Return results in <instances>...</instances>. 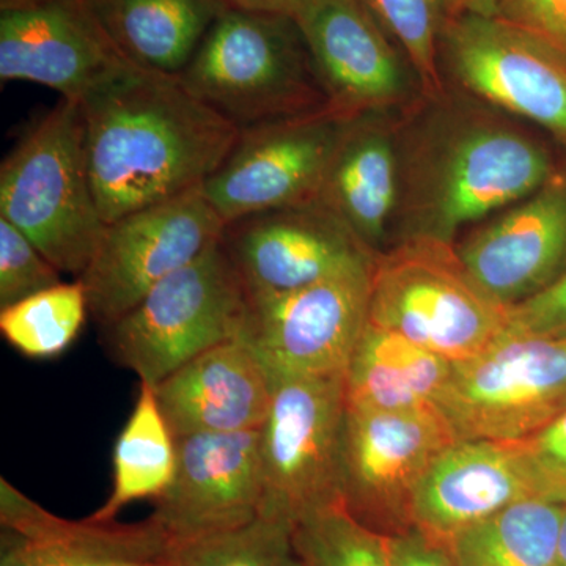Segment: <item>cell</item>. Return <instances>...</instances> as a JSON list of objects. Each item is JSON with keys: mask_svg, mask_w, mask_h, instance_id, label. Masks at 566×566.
I'll use <instances>...</instances> for the list:
<instances>
[{"mask_svg": "<svg viewBox=\"0 0 566 566\" xmlns=\"http://www.w3.org/2000/svg\"><path fill=\"white\" fill-rule=\"evenodd\" d=\"M88 175L104 222L200 188L240 129L178 74L129 65L81 99Z\"/></svg>", "mask_w": 566, "mask_h": 566, "instance_id": "6da1fadb", "label": "cell"}, {"mask_svg": "<svg viewBox=\"0 0 566 566\" xmlns=\"http://www.w3.org/2000/svg\"><path fill=\"white\" fill-rule=\"evenodd\" d=\"M178 76L240 132L329 109L289 13L227 7Z\"/></svg>", "mask_w": 566, "mask_h": 566, "instance_id": "7a4b0ae2", "label": "cell"}, {"mask_svg": "<svg viewBox=\"0 0 566 566\" xmlns=\"http://www.w3.org/2000/svg\"><path fill=\"white\" fill-rule=\"evenodd\" d=\"M0 218L20 229L62 274L77 279L87 270L107 223L88 175L80 103L61 99L6 156Z\"/></svg>", "mask_w": 566, "mask_h": 566, "instance_id": "3957f363", "label": "cell"}, {"mask_svg": "<svg viewBox=\"0 0 566 566\" xmlns=\"http://www.w3.org/2000/svg\"><path fill=\"white\" fill-rule=\"evenodd\" d=\"M368 322L463 364L506 334L510 307L482 289L453 243L409 237L376 253Z\"/></svg>", "mask_w": 566, "mask_h": 566, "instance_id": "277c9868", "label": "cell"}, {"mask_svg": "<svg viewBox=\"0 0 566 566\" xmlns=\"http://www.w3.org/2000/svg\"><path fill=\"white\" fill-rule=\"evenodd\" d=\"M248 305L219 240L106 327L109 353L142 382L159 385L199 354L240 337Z\"/></svg>", "mask_w": 566, "mask_h": 566, "instance_id": "5b68a950", "label": "cell"}, {"mask_svg": "<svg viewBox=\"0 0 566 566\" xmlns=\"http://www.w3.org/2000/svg\"><path fill=\"white\" fill-rule=\"evenodd\" d=\"M442 137L419 158L409 188V237L453 243L463 227L526 200L551 180L545 148L510 126L468 123Z\"/></svg>", "mask_w": 566, "mask_h": 566, "instance_id": "8992f818", "label": "cell"}, {"mask_svg": "<svg viewBox=\"0 0 566 566\" xmlns=\"http://www.w3.org/2000/svg\"><path fill=\"white\" fill-rule=\"evenodd\" d=\"M270 411L260 428L264 515L294 526L340 502L345 375L273 376Z\"/></svg>", "mask_w": 566, "mask_h": 566, "instance_id": "52a82bcc", "label": "cell"}, {"mask_svg": "<svg viewBox=\"0 0 566 566\" xmlns=\"http://www.w3.org/2000/svg\"><path fill=\"white\" fill-rule=\"evenodd\" d=\"M457 439L523 441L566 412V337L505 334L455 364L438 403Z\"/></svg>", "mask_w": 566, "mask_h": 566, "instance_id": "ba28073f", "label": "cell"}, {"mask_svg": "<svg viewBox=\"0 0 566 566\" xmlns=\"http://www.w3.org/2000/svg\"><path fill=\"white\" fill-rule=\"evenodd\" d=\"M223 229L202 186L107 223L87 270L77 277L93 318L103 327L120 319L153 286L218 243Z\"/></svg>", "mask_w": 566, "mask_h": 566, "instance_id": "9c48e42d", "label": "cell"}, {"mask_svg": "<svg viewBox=\"0 0 566 566\" xmlns=\"http://www.w3.org/2000/svg\"><path fill=\"white\" fill-rule=\"evenodd\" d=\"M457 441L439 409L375 411L346 405L342 506L386 536L411 531L412 499L431 463Z\"/></svg>", "mask_w": 566, "mask_h": 566, "instance_id": "30bf717a", "label": "cell"}, {"mask_svg": "<svg viewBox=\"0 0 566 566\" xmlns=\"http://www.w3.org/2000/svg\"><path fill=\"white\" fill-rule=\"evenodd\" d=\"M374 263L296 292L249 297L238 338L251 346L270 378L345 375L368 323Z\"/></svg>", "mask_w": 566, "mask_h": 566, "instance_id": "8fae6325", "label": "cell"}, {"mask_svg": "<svg viewBox=\"0 0 566 566\" xmlns=\"http://www.w3.org/2000/svg\"><path fill=\"white\" fill-rule=\"evenodd\" d=\"M441 57L465 91L566 140V50L501 17L446 18Z\"/></svg>", "mask_w": 566, "mask_h": 566, "instance_id": "7c38bea8", "label": "cell"}, {"mask_svg": "<svg viewBox=\"0 0 566 566\" xmlns=\"http://www.w3.org/2000/svg\"><path fill=\"white\" fill-rule=\"evenodd\" d=\"M346 122L327 109L243 129L205 196L226 223L316 203Z\"/></svg>", "mask_w": 566, "mask_h": 566, "instance_id": "4fadbf2b", "label": "cell"}, {"mask_svg": "<svg viewBox=\"0 0 566 566\" xmlns=\"http://www.w3.org/2000/svg\"><path fill=\"white\" fill-rule=\"evenodd\" d=\"M221 243L249 297L296 292L376 255L318 203L256 212L226 223Z\"/></svg>", "mask_w": 566, "mask_h": 566, "instance_id": "5bb4252c", "label": "cell"}, {"mask_svg": "<svg viewBox=\"0 0 566 566\" xmlns=\"http://www.w3.org/2000/svg\"><path fill=\"white\" fill-rule=\"evenodd\" d=\"M290 14L303 33L329 111L352 120L403 102L406 65L363 0H297Z\"/></svg>", "mask_w": 566, "mask_h": 566, "instance_id": "9a60e30c", "label": "cell"}, {"mask_svg": "<svg viewBox=\"0 0 566 566\" xmlns=\"http://www.w3.org/2000/svg\"><path fill=\"white\" fill-rule=\"evenodd\" d=\"M177 439V465L151 520L170 543L243 526L262 512L260 430Z\"/></svg>", "mask_w": 566, "mask_h": 566, "instance_id": "2e32d148", "label": "cell"}, {"mask_svg": "<svg viewBox=\"0 0 566 566\" xmlns=\"http://www.w3.org/2000/svg\"><path fill=\"white\" fill-rule=\"evenodd\" d=\"M132 65L82 0L0 11V80L32 82L81 102Z\"/></svg>", "mask_w": 566, "mask_h": 566, "instance_id": "e0dca14e", "label": "cell"}, {"mask_svg": "<svg viewBox=\"0 0 566 566\" xmlns=\"http://www.w3.org/2000/svg\"><path fill=\"white\" fill-rule=\"evenodd\" d=\"M539 497L520 441L457 439L417 486L412 528L439 545L516 502Z\"/></svg>", "mask_w": 566, "mask_h": 566, "instance_id": "ac0fdd59", "label": "cell"}, {"mask_svg": "<svg viewBox=\"0 0 566 566\" xmlns=\"http://www.w3.org/2000/svg\"><path fill=\"white\" fill-rule=\"evenodd\" d=\"M458 252L482 289L506 307L542 292L566 270L565 182L547 181Z\"/></svg>", "mask_w": 566, "mask_h": 566, "instance_id": "d6986e66", "label": "cell"}, {"mask_svg": "<svg viewBox=\"0 0 566 566\" xmlns=\"http://www.w3.org/2000/svg\"><path fill=\"white\" fill-rule=\"evenodd\" d=\"M153 387L175 438L260 430L273 395L262 360L240 338L212 346Z\"/></svg>", "mask_w": 566, "mask_h": 566, "instance_id": "ffe728a7", "label": "cell"}, {"mask_svg": "<svg viewBox=\"0 0 566 566\" xmlns=\"http://www.w3.org/2000/svg\"><path fill=\"white\" fill-rule=\"evenodd\" d=\"M0 566H102L112 558L169 556L172 543L148 517L136 524L62 520L0 480Z\"/></svg>", "mask_w": 566, "mask_h": 566, "instance_id": "44dd1931", "label": "cell"}, {"mask_svg": "<svg viewBox=\"0 0 566 566\" xmlns=\"http://www.w3.org/2000/svg\"><path fill=\"white\" fill-rule=\"evenodd\" d=\"M375 115L346 122L316 203L378 253L398 202V156Z\"/></svg>", "mask_w": 566, "mask_h": 566, "instance_id": "7402d4cb", "label": "cell"}, {"mask_svg": "<svg viewBox=\"0 0 566 566\" xmlns=\"http://www.w3.org/2000/svg\"><path fill=\"white\" fill-rule=\"evenodd\" d=\"M132 65L180 74L219 14L222 0H82Z\"/></svg>", "mask_w": 566, "mask_h": 566, "instance_id": "603a6c76", "label": "cell"}, {"mask_svg": "<svg viewBox=\"0 0 566 566\" xmlns=\"http://www.w3.org/2000/svg\"><path fill=\"white\" fill-rule=\"evenodd\" d=\"M453 368L446 357L368 322L346 367V405L392 412L439 409Z\"/></svg>", "mask_w": 566, "mask_h": 566, "instance_id": "cb8c5ba5", "label": "cell"}, {"mask_svg": "<svg viewBox=\"0 0 566 566\" xmlns=\"http://www.w3.org/2000/svg\"><path fill=\"white\" fill-rule=\"evenodd\" d=\"M177 439L164 419L155 387L142 382L136 405L114 449V482L107 501L88 521L112 523L126 505L158 499L172 482Z\"/></svg>", "mask_w": 566, "mask_h": 566, "instance_id": "d4e9b609", "label": "cell"}, {"mask_svg": "<svg viewBox=\"0 0 566 566\" xmlns=\"http://www.w3.org/2000/svg\"><path fill=\"white\" fill-rule=\"evenodd\" d=\"M565 504L532 497L457 535L447 545L458 566H556Z\"/></svg>", "mask_w": 566, "mask_h": 566, "instance_id": "484cf974", "label": "cell"}, {"mask_svg": "<svg viewBox=\"0 0 566 566\" xmlns=\"http://www.w3.org/2000/svg\"><path fill=\"white\" fill-rule=\"evenodd\" d=\"M91 315L82 283L62 282L0 311V333L31 359H52L73 345Z\"/></svg>", "mask_w": 566, "mask_h": 566, "instance_id": "4316f807", "label": "cell"}, {"mask_svg": "<svg viewBox=\"0 0 566 566\" xmlns=\"http://www.w3.org/2000/svg\"><path fill=\"white\" fill-rule=\"evenodd\" d=\"M294 524L260 513L243 526L172 546L174 566H305Z\"/></svg>", "mask_w": 566, "mask_h": 566, "instance_id": "83f0119b", "label": "cell"}, {"mask_svg": "<svg viewBox=\"0 0 566 566\" xmlns=\"http://www.w3.org/2000/svg\"><path fill=\"white\" fill-rule=\"evenodd\" d=\"M387 35L411 63L420 87L433 99L444 96L441 35L446 10L441 0H363Z\"/></svg>", "mask_w": 566, "mask_h": 566, "instance_id": "f1b7e54d", "label": "cell"}, {"mask_svg": "<svg viewBox=\"0 0 566 566\" xmlns=\"http://www.w3.org/2000/svg\"><path fill=\"white\" fill-rule=\"evenodd\" d=\"M294 542L305 566H394L389 536L363 526L342 505L304 516Z\"/></svg>", "mask_w": 566, "mask_h": 566, "instance_id": "f546056e", "label": "cell"}, {"mask_svg": "<svg viewBox=\"0 0 566 566\" xmlns=\"http://www.w3.org/2000/svg\"><path fill=\"white\" fill-rule=\"evenodd\" d=\"M62 282L61 271L40 249L0 218V311Z\"/></svg>", "mask_w": 566, "mask_h": 566, "instance_id": "4dcf8cb0", "label": "cell"}, {"mask_svg": "<svg viewBox=\"0 0 566 566\" xmlns=\"http://www.w3.org/2000/svg\"><path fill=\"white\" fill-rule=\"evenodd\" d=\"M520 444L539 497L566 505V412Z\"/></svg>", "mask_w": 566, "mask_h": 566, "instance_id": "1f68e13d", "label": "cell"}, {"mask_svg": "<svg viewBox=\"0 0 566 566\" xmlns=\"http://www.w3.org/2000/svg\"><path fill=\"white\" fill-rule=\"evenodd\" d=\"M506 334L566 337V270L542 292L510 307Z\"/></svg>", "mask_w": 566, "mask_h": 566, "instance_id": "d6a6232c", "label": "cell"}, {"mask_svg": "<svg viewBox=\"0 0 566 566\" xmlns=\"http://www.w3.org/2000/svg\"><path fill=\"white\" fill-rule=\"evenodd\" d=\"M499 17L566 50V0H499Z\"/></svg>", "mask_w": 566, "mask_h": 566, "instance_id": "836d02e7", "label": "cell"}, {"mask_svg": "<svg viewBox=\"0 0 566 566\" xmlns=\"http://www.w3.org/2000/svg\"><path fill=\"white\" fill-rule=\"evenodd\" d=\"M394 566H458L444 545L433 542L416 528L389 536Z\"/></svg>", "mask_w": 566, "mask_h": 566, "instance_id": "e575fe53", "label": "cell"}, {"mask_svg": "<svg viewBox=\"0 0 566 566\" xmlns=\"http://www.w3.org/2000/svg\"><path fill=\"white\" fill-rule=\"evenodd\" d=\"M447 18L476 14V17H499V0H441Z\"/></svg>", "mask_w": 566, "mask_h": 566, "instance_id": "d590c367", "label": "cell"}, {"mask_svg": "<svg viewBox=\"0 0 566 566\" xmlns=\"http://www.w3.org/2000/svg\"><path fill=\"white\" fill-rule=\"evenodd\" d=\"M222 2L234 9L290 14L297 0H222Z\"/></svg>", "mask_w": 566, "mask_h": 566, "instance_id": "8d00e7d4", "label": "cell"}, {"mask_svg": "<svg viewBox=\"0 0 566 566\" xmlns=\"http://www.w3.org/2000/svg\"><path fill=\"white\" fill-rule=\"evenodd\" d=\"M51 2L55 0H0V11L32 9Z\"/></svg>", "mask_w": 566, "mask_h": 566, "instance_id": "74e56055", "label": "cell"}, {"mask_svg": "<svg viewBox=\"0 0 566 566\" xmlns=\"http://www.w3.org/2000/svg\"><path fill=\"white\" fill-rule=\"evenodd\" d=\"M556 566H566V505L562 517L560 532H558Z\"/></svg>", "mask_w": 566, "mask_h": 566, "instance_id": "f35d334b", "label": "cell"}]
</instances>
